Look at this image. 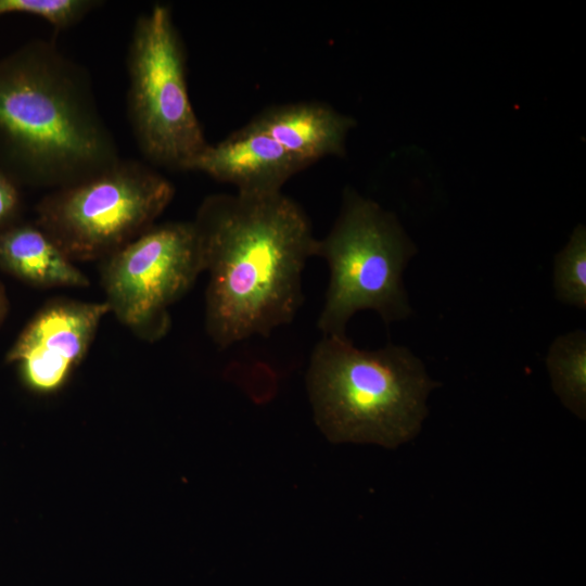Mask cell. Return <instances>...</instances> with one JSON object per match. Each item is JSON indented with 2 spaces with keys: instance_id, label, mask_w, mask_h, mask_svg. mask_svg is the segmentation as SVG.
<instances>
[{
  "instance_id": "6da1fadb",
  "label": "cell",
  "mask_w": 586,
  "mask_h": 586,
  "mask_svg": "<svg viewBox=\"0 0 586 586\" xmlns=\"http://www.w3.org/2000/svg\"><path fill=\"white\" fill-rule=\"evenodd\" d=\"M192 221L208 273L205 329L215 345L227 348L289 324L318 241L302 206L282 191L215 193Z\"/></svg>"
},
{
  "instance_id": "30bf717a",
  "label": "cell",
  "mask_w": 586,
  "mask_h": 586,
  "mask_svg": "<svg viewBox=\"0 0 586 586\" xmlns=\"http://www.w3.org/2000/svg\"><path fill=\"white\" fill-rule=\"evenodd\" d=\"M250 124L311 165L326 156H344L356 120L327 103L305 101L267 107Z\"/></svg>"
},
{
  "instance_id": "5bb4252c",
  "label": "cell",
  "mask_w": 586,
  "mask_h": 586,
  "mask_svg": "<svg viewBox=\"0 0 586 586\" xmlns=\"http://www.w3.org/2000/svg\"><path fill=\"white\" fill-rule=\"evenodd\" d=\"M101 4L99 0H0V15H34L47 21L55 31H61L81 22Z\"/></svg>"
},
{
  "instance_id": "9c48e42d",
  "label": "cell",
  "mask_w": 586,
  "mask_h": 586,
  "mask_svg": "<svg viewBox=\"0 0 586 586\" xmlns=\"http://www.w3.org/2000/svg\"><path fill=\"white\" fill-rule=\"evenodd\" d=\"M308 166L249 123L218 143L208 144L189 171L231 183L240 193L267 194L280 192L292 176Z\"/></svg>"
},
{
  "instance_id": "7a4b0ae2",
  "label": "cell",
  "mask_w": 586,
  "mask_h": 586,
  "mask_svg": "<svg viewBox=\"0 0 586 586\" xmlns=\"http://www.w3.org/2000/svg\"><path fill=\"white\" fill-rule=\"evenodd\" d=\"M119 158L90 73L54 39L0 59V168L20 187L63 188Z\"/></svg>"
},
{
  "instance_id": "5b68a950",
  "label": "cell",
  "mask_w": 586,
  "mask_h": 586,
  "mask_svg": "<svg viewBox=\"0 0 586 586\" xmlns=\"http://www.w3.org/2000/svg\"><path fill=\"white\" fill-rule=\"evenodd\" d=\"M171 9L158 3L140 14L127 54V118L144 162L189 171L209 144L192 106L187 58Z\"/></svg>"
},
{
  "instance_id": "4fadbf2b",
  "label": "cell",
  "mask_w": 586,
  "mask_h": 586,
  "mask_svg": "<svg viewBox=\"0 0 586 586\" xmlns=\"http://www.w3.org/2000/svg\"><path fill=\"white\" fill-rule=\"evenodd\" d=\"M553 286L557 300L586 308V230L582 224L555 257Z\"/></svg>"
},
{
  "instance_id": "7c38bea8",
  "label": "cell",
  "mask_w": 586,
  "mask_h": 586,
  "mask_svg": "<svg viewBox=\"0 0 586 586\" xmlns=\"http://www.w3.org/2000/svg\"><path fill=\"white\" fill-rule=\"evenodd\" d=\"M555 393L571 412L586 416V333L584 330L555 339L546 357Z\"/></svg>"
},
{
  "instance_id": "2e32d148",
  "label": "cell",
  "mask_w": 586,
  "mask_h": 586,
  "mask_svg": "<svg viewBox=\"0 0 586 586\" xmlns=\"http://www.w3.org/2000/svg\"><path fill=\"white\" fill-rule=\"evenodd\" d=\"M9 311V300L5 288L0 281V324L4 321Z\"/></svg>"
},
{
  "instance_id": "8992f818",
  "label": "cell",
  "mask_w": 586,
  "mask_h": 586,
  "mask_svg": "<svg viewBox=\"0 0 586 586\" xmlns=\"http://www.w3.org/2000/svg\"><path fill=\"white\" fill-rule=\"evenodd\" d=\"M175 187L144 161L119 158L105 170L51 190L35 224L72 262L103 260L155 225Z\"/></svg>"
},
{
  "instance_id": "3957f363",
  "label": "cell",
  "mask_w": 586,
  "mask_h": 586,
  "mask_svg": "<svg viewBox=\"0 0 586 586\" xmlns=\"http://www.w3.org/2000/svg\"><path fill=\"white\" fill-rule=\"evenodd\" d=\"M306 384L315 421L330 442L387 448L418 434L426 398L438 385L407 347L360 349L347 336H322Z\"/></svg>"
},
{
  "instance_id": "9a60e30c",
  "label": "cell",
  "mask_w": 586,
  "mask_h": 586,
  "mask_svg": "<svg viewBox=\"0 0 586 586\" xmlns=\"http://www.w3.org/2000/svg\"><path fill=\"white\" fill-rule=\"evenodd\" d=\"M20 186L0 168V229L17 222L22 209Z\"/></svg>"
},
{
  "instance_id": "8fae6325",
  "label": "cell",
  "mask_w": 586,
  "mask_h": 586,
  "mask_svg": "<svg viewBox=\"0 0 586 586\" xmlns=\"http://www.w3.org/2000/svg\"><path fill=\"white\" fill-rule=\"evenodd\" d=\"M0 269L36 288H87L90 282L35 222L0 229Z\"/></svg>"
},
{
  "instance_id": "277c9868",
  "label": "cell",
  "mask_w": 586,
  "mask_h": 586,
  "mask_svg": "<svg viewBox=\"0 0 586 586\" xmlns=\"http://www.w3.org/2000/svg\"><path fill=\"white\" fill-rule=\"evenodd\" d=\"M416 253L393 213L345 188L340 214L315 253L330 275L317 322L322 336H346L359 310L377 311L385 324L409 317L403 272Z\"/></svg>"
},
{
  "instance_id": "ba28073f",
  "label": "cell",
  "mask_w": 586,
  "mask_h": 586,
  "mask_svg": "<svg viewBox=\"0 0 586 586\" xmlns=\"http://www.w3.org/2000/svg\"><path fill=\"white\" fill-rule=\"evenodd\" d=\"M109 313L105 302L50 300L22 330L5 360L17 366L31 391L55 392L82 361Z\"/></svg>"
},
{
  "instance_id": "52a82bcc",
  "label": "cell",
  "mask_w": 586,
  "mask_h": 586,
  "mask_svg": "<svg viewBox=\"0 0 586 586\" xmlns=\"http://www.w3.org/2000/svg\"><path fill=\"white\" fill-rule=\"evenodd\" d=\"M204 272L193 221L155 224L101 260V285L110 311L150 343L168 332L169 308Z\"/></svg>"
}]
</instances>
